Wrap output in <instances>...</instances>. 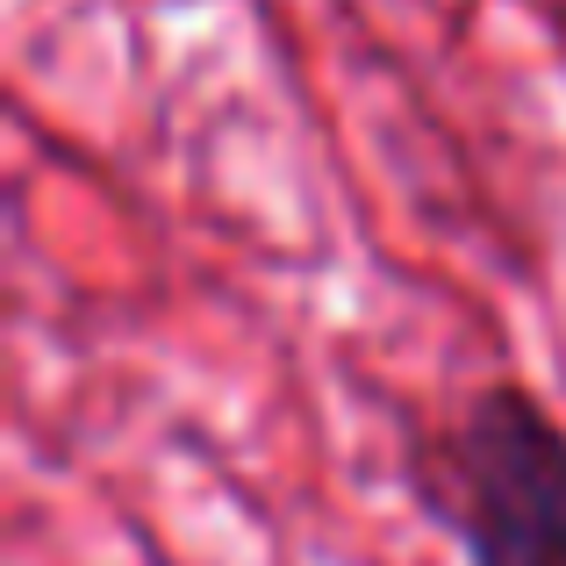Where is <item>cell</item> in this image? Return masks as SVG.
<instances>
[{"label": "cell", "mask_w": 566, "mask_h": 566, "mask_svg": "<svg viewBox=\"0 0 566 566\" xmlns=\"http://www.w3.org/2000/svg\"><path fill=\"white\" fill-rule=\"evenodd\" d=\"M452 481L473 566H566V430L531 395L495 387L473 401Z\"/></svg>", "instance_id": "6da1fadb"}]
</instances>
